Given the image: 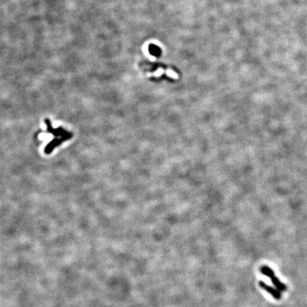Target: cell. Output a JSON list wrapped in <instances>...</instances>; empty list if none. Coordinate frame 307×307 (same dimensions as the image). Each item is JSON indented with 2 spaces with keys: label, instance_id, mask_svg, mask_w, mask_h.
<instances>
[{
  "label": "cell",
  "instance_id": "6da1fadb",
  "mask_svg": "<svg viewBox=\"0 0 307 307\" xmlns=\"http://www.w3.org/2000/svg\"><path fill=\"white\" fill-rule=\"evenodd\" d=\"M260 272L262 275L270 278L272 284L278 289L279 291L280 292L286 291V285L282 283V282L279 281V279H278L277 277H275V272H274V271L271 269V268H269L268 266H262V267L260 268Z\"/></svg>",
  "mask_w": 307,
  "mask_h": 307
},
{
  "label": "cell",
  "instance_id": "7a4b0ae2",
  "mask_svg": "<svg viewBox=\"0 0 307 307\" xmlns=\"http://www.w3.org/2000/svg\"><path fill=\"white\" fill-rule=\"evenodd\" d=\"M259 286H260L262 288L264 289H265L266 292H267L268 293H269L270 294H271V295L273 296L275 299L279 300V299H281L282 294H281V292H280V291H278V290L275 289H274L273 287H272V286L268 285V284L265 283L264 282L260 281L259 282Z\"/></svg>",
  "mask_w": 307,
  "mask_h": 307
}]
</instances>
